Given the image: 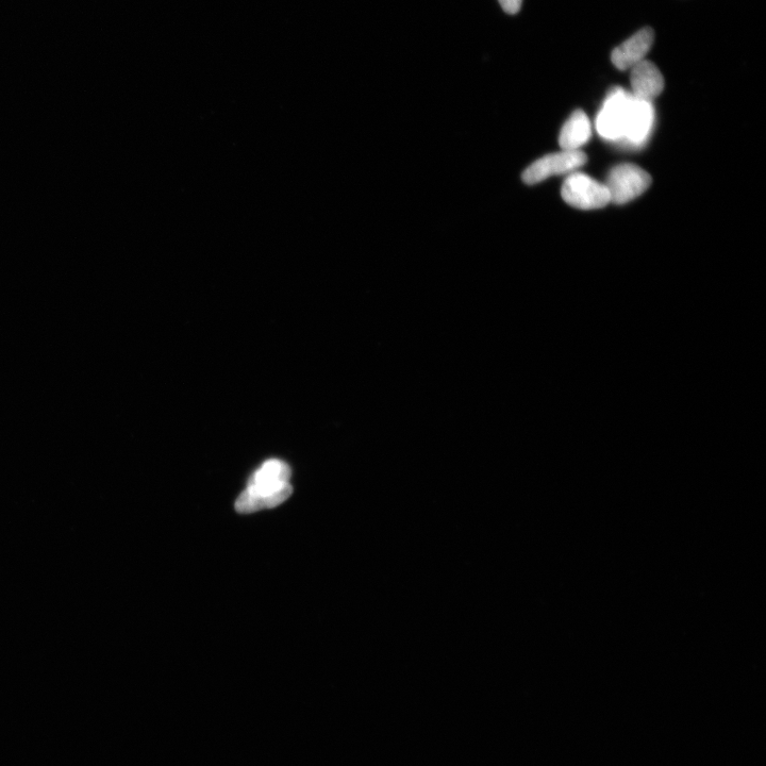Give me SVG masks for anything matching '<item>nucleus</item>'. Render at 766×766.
<instances>
[{"label": "nucleus", "mask_w": 766, "mask_h": 766, "mask_svg": "<svg viewBox=\"0 0 766 766\" xmlns=\"http://www.w3.org/2000/svg\"><path fill=\"white\" fill-rule=\"evenodd\" d=\"M631 102L632 94L621 88H615L608 94L596 118L599 136L612 142L624 140Z\"/></svg>", "instance_id": "obj_1"}, {"label": "nucleus", "mask_w": 766, "mask_h": 766, "mask_svg": "<svg viewBox=\"0 0 766 766\" xmlns=\"http://www.w3.org/2000/svg\"><path fill=\"white\" fill-rule=\"evenodd\" d=\"M651 185V175L638 165L625 163L610 171L605 186L611 203L625 205L641 196Z\"/></svg>", "instance_id": "obj_2"}, {"label": "nucleus", "mask_w": 766, "mask_h": 766, "mask_svg": "<svg viewBox=\"0 0 766 766\" xmlns=\"http://www.w3.org/2000/svg\"><path fill=\"white\" fill-rule=\"evenodd\" d=\"M561 195L566 204L580 210L602 209L611 203L606 186L581 173L565 179Z\"/></svg>", "instance_id": "obj_3"}, {"label": "nucleus", "mask_w": 766, "mask_h": 766, "mask_svg": "<svg viewBox=\"0 0 766 766\" xmlns=\"http://www.w3.org/2000/svg\"><path fill=\"white\" fill-rule=\"evenodd\" d=\"M587 161L586 154L580 151H562L547 155L532 163L524 171L522 179L526 185H537L549 177L573 173Z\"/></svg>", "instance_id": "obj_4"}, {"label": "nucleus", "mask_w": 766, "mask_h": 766, "mask_svg": "<svg viewBox=\"0 0 766 766\" xmlns=\"http://www.w3.org/2000/svg\"><path fill=\"white\" fill-rule=\"evenodd\" d=\"M655 33L652 28H643L634 36L613 49L611 54L612 63L620 71L631 70L638 63L645 60L654 44Z\"/></svg>", "instance_id": "obj_5"}, {"label": "nucleus", "mask_w": 766, "mask_h": 766, "mask_svg": "<svg viewBox=\"0 0 766 766\" xmlns=\"http://www.w3.org/2000/svg\"><path fill=\"white\" fill-rule=\"evenodd\" d=\"M655 125V109L653 103L641 101L632 95L628 123L623 142L629 146H643L653 131Z\"/></svg>", "instance_id": "obj_6"}, {"label": "nucleus", "mask_w": 766, "mask_h": 766, "mask_svg": "<svg viewBox=\"0 0 766 766\" xmlns=\"http://www.w3.org/2000/svg\"><path fill=\"white\" fill-rule=\"evenodd\" d=\"M291 469L288 464L279 460H270L262 465L248 482V490L265 497L266 509L268 496L289 485Z\"/></svg>", "instance_id": "obj_7"}, {"label": "nucleus", "mask_w": 766, "mask_h": 766, "mask_svg": "<svg viewBox=\"0 0 766 766\" xmlns=\"http://www.w3.org/2000/svg\"><path fill=\"white\" fill-rule=\"evenodd\" d=\"M631 94L641 101L653 103L664 90V78L657 66L643 60L631 69Z\"/></svg>", "instance_id": "obj_8"}, {"label": "nucleus", "mask_w": 766, "mask_h": 766, "mask_svg": "<svg viewBox=\"0 0 766 766\" xmlns=\"http://www.w3.org/2000/svg\"><path fill=\"white\" fill-rule=\"evenodd\" d=\"M591 136L592 127L587 114L576 110L563 125L559 144L562 151H579L580 147L589 142Z\"/></svg>", "instance_id": "obj_9"}, {"label": "nucleus", "mask_w": 766, "mask_h": 766, "mask_svg": "<svg viewBox=\"0 0 766 766\" xmlns=\"http://www.w3.org/2000/svg\"><path fill=\"white\" fill-rule=\"evenodd\" d=\"M508 14H516L521 10L523 0H498Z\"/></svg>", "instance_id": "obj_10"}]
</instances>
